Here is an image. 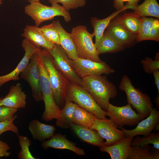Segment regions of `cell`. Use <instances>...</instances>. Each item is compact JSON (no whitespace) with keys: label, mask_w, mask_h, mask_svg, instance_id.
I'll return each mask as SVG.
<instances>
[{"label":"cell","mask_w":159,"mask_h":159,"mask_svg":"<svg viewBox=\"0 0 159 159\" xmlns=\"http://www.w3.org/2000/svg\"><path fill=\"white\" fill-rule=\"evenodd\" d=\"M2 99H0V106L3 105L2 103Z\"/></svg>","instance_id":"cell-46"},{"label":"cell","mask_w":159,"mask_h":159,"mask_svg":"<svg viewBox=\"0 0 159 159\" xmlns=\"http://www.w3.org/2000/svg\"><path fill=\"white\" fill-rule=\"evenodd\" d=\"M47 50L53 57L55 67L64 77L69 81L81 86V78L74 70L72 60L68 57L60 45L55 44L52 49Z\"/></svg>","instance_id":"cell-9"},{"label":"cell","mask_w":159,"mask_h":159,"mask_svg":"<svg viewBox=\"0 0 159 159\" xmlns=\"http://www.w3.org/2000/svg\"><path fill=\"white\" fill-rule=\"evenodd\" d=\"M146 40L159 41V20L158 19L141 17L137 41Z\"/></svg>","instance_id":"cell-16"},{"label":"cell","mask_w":159,"mask_h":159,"mask_svg":"<svg viewBox=\"0 0 159 159\" xmlns=\"http://www.w3.org/2000/svg\"><path fill=\"white\" fill-rule=\"evenodd\" d=\"M10 149L8 144L0 140V157L9 156L11 153L8 151Z\"/></svg>","instance_id":"cell-38"},{"label":"cell","mask_w":159,"mask_h":159,"mask_svg":"<svg viewBox=\"0 0 159 159\" xmlns=\"http://www.w3.org/2000/svg\"><path fill=\"white\" fill-rule=\"evenodd\" d=\"M38 53L47 71L55 102L61 110L65 104V97L69 80L56 67L53 57L47 50L43 48Z\"/></svg>","instance_id":"cell-2"},{"label":"cell","mask_w":159,"mask_h":159,"mask_svg":"<svg viewBox=\"0 0 159 159\" xmlns=\"http://www.w3.org/2000/svg\"><path fill=\"white\" fill-rule=\"evenodd\" d=\"M38 52L32 55L28 64L19 75L20 78L28 82L32 90V96L35 101L37 102L42 100L39 82Z\"/></svg>","instance_id":"cell-12"},{"label":"cell","mask_w":159,"mask_h":159,"mask_svg":"<svg viewBox=\"0 0 159 159\" xmlns=\"http://www.w3.org/2000/svg\"><path fill=\"white\" fill-rule=\"evenodd\" d=\"M29 4L24 8L25 13L39 26L43 22L53 19L57 16L63 17L64 20L68 22L71 19L69 11H66L59 4H51V6L45 5L40 1H28Z\"/></svg>","instance_id":"cell-3"},{"label":"cell","mask_w":159,"mask_h":159,"mask_svg":"<svg viewBox=\"0 0 159 159\" xmlns=\"http://www.w3.org/2000/svg\"><path fill=\"white\" fill-rule=\"evenodd\" d=\"M119 89L125 93L128 104L135 109L137 113L145 117L148 116L153 105L150 97L135 88L131 80L126 75L123 76L119 85Z\"/></svg>","instance_id":"cell-5"},{"label":"cell","mask_w":159,"mask_h":159,"mask_svg":"<svg viewBox=\"0 0 159 159\" xmlns=\"http://www.w3.org/2000/svg\"><path fill=\"white\" fill-rule=\"evenodd\" d=\"M133 138L125 137L113 145L100 147V150L101 152L108 153L111 159H128L132 148L130 143Z\"/></svg>","instance_id":"cell-17"},{"label":"cell","mask_w":159,"mask_h":159,"mask_svg":"<svg viewBox=\"0 0 159 159\" xmlns=\"http://www.w3.org/2000/svg\"><path fill=\"white\" fill-rule=\"evenodd\" d=\"M40 29L44 35L49 41L54 44L60 45L59 34L53 22L50 24L42 26Z\"/></svg>","instance_id":"cell-33"},{"label":"cell","mask_w":159,"mask_h":159,"mask_svg":"<svg viewBox=\"0 0 159 159\" xmlns=\"http://www.w3.org/2000/svg\"><path fill=\"white\" fill-rule=\"evenodd\" d=\"M118 20L122 25L130 32L137 36L140 23V18L133 13H127L118 16Z\"/></svg>","instance_id":"cell-29"},{"label":"cell","mask_w":159,"mask_h":159,"mask_svg":"<svg viewBox=\"0 0 159 159\" xmlns=\"http://www.w3.org/2000/svg\"><path fill=\"white\" fill-rule=\"evenodd\" d=\"M129 0H114V7L116 9V11L125 10L123 4L124 1H128Z\"/></svg>","instance_id":"cell-39"},{"label":"cell","mask_w":159,"mask_h":159,"mask_svg":"<svg viewBox=\"0 0 159 159\" xmlns=\"http://www.w3.org/2000/svg\"><path fill=\"white\" fill-rule=\"evenodd\" d=\"M26 95L22 90L21 84L19 83L11 86L8 94L2 99L3 105L20 109L25 107L26 104Z\"/></svg>","instance_id":"cell-20"},{"label":"cell","mask_w":159,"mask_h":159,"mask_svg":"<svg viewBox=\"0 0 159 159\" xmlns=\"http://www.w3.org/2000/svg\"><path fill=\"white\" fill-rule=\"evenodd\" d=\"M106 115L119 127L125 125L134 126L145 118L136 113L129 104L122 106H114L109 103Z\"/></svg>","instance_id":"cell-8"},{"label":"cell","mask_w":159,"mask_h":159,"mask_svg":"<svg viewBox=\"0 0 159 159\" xmlns=\"http://www.w3.org/2000/svg\"><path fill=\"white\" fill-rule=\"evenodd\" d=\"M128 159H154L149 145L143 146H132Z\"/></svg>","instance_id":"cell-31"},{"label":"cell","mask_w":159,"mask_h":159,"mask_svg":"<svg viewBox=\"0 0 159 159\" xmlns=\"http://www.w3.org/2000/svg\"><path fill=\"white\" fill-rule=\"evenodd\" d=\"M152 144L153 147L159 149V132H152L146 136L141 138L139 136L133 138L130 143L131 146H140Z\"/></svg>","instance_id":"cell-30"},{"label":"cell","mask_w":159,"mask_h":159,"mask_svg":"<svg viewBox=\"0 0 159 159\" xmlns=\"http://www.w3.org/2000/svg\"><path fill=\"white\" fill-rule=\"evenodd\" d=\"M70 128L78 137L84 142L100 147L104 145V139L96 130L73 123Z\"/></svg>","instance_id":"cell-22"},{"label":"cell","mask_w":159,"mask_h":159,"mask_svg":"<svg viewBox=\"0 0 159 159\" xmlns=\"http://www.w3.org/2000/svg\"><path fill=\"white\" fill-rule=\"evenodd\" d=\"M123 11H116L108 17L102 19H100L95 17L91 18L90 22L94 30L93 33L95 37V44L96 47L111 20Z\"/></svg>","instance_id":"cell-26"},{"label":"cell","mask_w":159,"mask_h":159,"mask_svg":"<svg viewBox=\"0 0 159 159\" xmlns=\"http://www.w3.org/2000/svg\"><path fill=\"white\" fill-rule=\"evenodd\" d=\"M70 34L77 48L80 58L97 62L102 61L99 57L95 45L93 42L94 33H90L86 26H77L73 27Z\"/></svg>","instance_id":"cell-7"},{"label":"cell","mask_w":159,"mask_h":159,"mask_svg":"<svg viewBox=\"0 0 159 159\" xmlns=\"http://www.w3.org/2000/svg\"><path fill=\"white\" fill-rule=\"evenodd\" d=\"M66 101L74 102L97 118H106V111L101 108L90 94L81 86L69 80L65 97Z\"/></svg>","instance_id":"cell-4"},{"label":"cell","mask_w":159,"mask_h":159,"mask_svg":"<svg viewBox=\"0 0 159 159\" xmlns=\"http://www.w3.org/2000/svg\"><path fill=\"white\" fill-rule=\"evenodd\" d=\"M132 13L139 17L150 16L159 19V5L157 0H145Z\"/></svg>","instance_id":"cell-27"},{"label":"cell","mask_w":159,"mask_h":159,"mask_svg":"<svg viewBox=\"0 0 159 159\" xmlns=\"http://www.w3.org/2000/svg\"><path fill=\"white\" fill-rule=\"evenodd\" d=\"M28 128L33 139L42 142L52 137L56 130L53 125L43 123L37 119L29 122Z\"/></svg>","instance_id":"cell-23"},{"label":"cell","mask_w":159,"mask_h":159,"mask_svg":"<svg viewBox=\"0 0 159 159\" xmlns=\"http://www.w3.org/2000/svg\"><path fill=\"white\" fill-rule=\"evenodd\" d=\"M81 86L92 96L98 105L106 111L110 98L117 94L115 85L106 75H92L81 78Z\"/></svg>","instance_id":"cell-1"},{"label":"cell","mask_w":159,"mask_h":159,"mask_svg":"<svg viewBox=\"0 0 159 159\" xmlns=\"http://www.w3.org/2000/svg\"><path fill=\"white\" fill-rule=\"evenodd\" d=\"M87 0H48L51 4L60 3L67 11L85 6Z\"/></svg>","instance_id":"cell-34"},{"label":"cell","mask_w":159,"mask_h":159,"mask_svg":"<svg viewBox=\"0 0 159 159\" xmlns=\"http://www.w3.org/2000/svg\"><path fill=\"white\" fill-rule=\"evenodd\" d=\"M77 104L73 102L66 101L63 108L56 119V125L62 128L71 127L73 124V113Z\"/></svg>","instance_id":"cell-25"},{"label":"cell","mask_w":159,"mask_h":159,"mask_svg":"<svg viewBox=\"0 0 159 159\" xmlns=\"http://www.w3.org/2000/svg\"><path fill=\"white\" fill-rule=\"evenodd\" d=\"M145 119L139 122L136 127L132 130H127L122 127L120 128L124 132L125 137L128 138L138 135L146 136L154 130L159 123V111L153 108L150 115Z\"/></svg>","instance_id":"cell-15"},{"label":"cell","mask_w":159,"mask_h":159,"mask_svg":"<svg viewBox=\"0 0 159 159\" xmlns=\"http://www.w3.org/2000/svg\"><path fill=\"white\" fill-rule=\"evenodd\" d=\"M140 0H129L125 6V9H131L134 11L138 6V3Z\"/></svg>","instance_id":"cell-40"},{"label":"cell","mask_w":159,"mask_h":159,"mask_svg":"<svg viewBox=\"0 0 159 159\" xmlns=\"http://www.w3.org/2000/svg\"><path fill=\"white\" fill-rule=\"evenodd\" d=\"M21 46L24 51L23 57L12 71L6 74L0 76V87L9 81L18 80L20 78V73L26 67L32 55L41 49L37 47L25 39L22 41Z\"/></svg>","instance_id":"cell-13"},{"label":"cell","mask_w":159,"mask_h":159,"mask_svg":"<svg viewBox=\"0 0 159 159\" xmlns=\"http://www.w3.org/2000/svg\"><path fill=\"white\" fill-rule=\"evenodd\" d=\"M151 152L154 159H159V149L152 147L151 148Z\"/></svg>","instance_id":"cell-42"},{"label":"cell","mask_w":159,"mask_h":159,"mask_svg":"<svg viewBox=\"0 0 159 159\" xmlns=\"http://www.w3.org/2000/svg\"><path fill=\"white\" fill-rule=\"evenodd\" d=\"M58 32L60 39V45L68 57L72 60L79 57L77 48L70 33L67 32L62 27L59 20L53 21Z\"/></svg>","instance_id":"cell-21"},{"label":"cell","mask_w":159,"mask_h":159,"mask_svg":"<svg viewBox=\"0 0 159 159\" xmlns=\"http://www.w3.org/2000/svg\"><path fill=\"white\" fill-rule=\"evenodd\" d=\"M18 139L21 150L18 154L19 159H37L34 157L30 152L29 147L31 145L30 140L27 137L19 135Z\"/></svg>","instance_id":"cell-32"},{"label":"cell","mask_w":159,"mask_h":159,"mask_svg":"<svg viewBox=\"0 0 159 159\" xmlns=\"http://www.w3.org/2000/svg\"><path fill=\"white\" fill-rule=\"evenodd\" d=\"M22 36L35 46L47 50L52 49L55 44L50 42L42 32L40 27L36 25H27L24 29Z\"/></svg>","instance_id":"cell-19"},{"label":"cell","mask_w":159,"mask_h":159,"mask_svg":"<svg viewBox=\"0 0 159 159\" xmlns=\"http://www.w3.org/2000/svg\"><path fill=\"white\" fill-rule=\"evenodd\" d=\"M72 62L75 72L81 78L90 75H108L115 71L105 62H97L79 57Z\"/></svg>","instance_id":"cell-10"},{"label":"cell","mask_w":159,"mask_h":159,"mask_svg":"<svg viewBox=\"0 0 159 159\" xmlns=\"http://www.w3.org/2000/svg\"><path fill=\"white\" fill-rule=\"evenodd\" d=\"M110 119H100L95 117L94 123L90 128L96 130L104 139V145H113L125 137L122 130Z\"/></svg>","instance_id":"cell-11"},{"label":"cell","mask_w":159,"mask_h":159,"mask_svg":"<svg viewBox=\"0 0 159 159\" xmlns=\"http://www.w3.org/2000/svg\"><path fill=\"white\" fill-rule=\"evenodd\" d=\"M96 48L99 55L104 53H116L122 51L125 48L105 30Z\"/></svg>","instance_id":"cell-24"},{"label":"cell","mask_w":159,"mask_h":159,"mask_svg":"<svg viewBox=\"0 0 159 159\" xmlns=\"http://www.w3.org/2000/svg\"><path fill=\"white\" fill-rule=\"evenodd\" d=\"M154 102L156 104L157 109L159 108V96L156 97L154 99Z\"/></svg>","instance_id":"cell-43"},{"label":"cell","mask_w":159,"mask_h":159,"mask_svg":"<svg viewBox=\"0 0 159 159\" xmlns=\"http://www.w3.org/2000/svg\"><path fill=\"white\" fill-rule=\"evenodd\" d=\"M28 0V1H40V0Z\"/></svg>","instance_id":"cell-48"},{"label":"cell","mask_w":159,"mask_h":159,"mask_svg":"<svg viewBox=\"0 0 159 159\" xmlns=\"http://www.w3.org/2000/svg\"><path fill=\"white\" fill-rule=\"evenodd\" d=\"M42 148L45 150L49 148L70 150L79 156L84 155L85 152L82 149L76 146V144L67 139L64 135L60 133L54 134L47 141L41 143Z\"/></svg>","instance_id":"cell-18"},{"label":"cell","mask_w":159,"mask_h":159,"mask_svg":"<svg viewBox=\"0 0 159 159\" xmlns=\"http://www.w3.org/2000/svg\"><path fill=\"white\" fill-rule=\"evenodd\" d=\"M2 99V98H1V97H0V99Z\"/></svg>","instance_id":"cell-49"},{"label":"cell","mask_w":159,"mask_h":159,"mask_svg":"<svg viewBox=\"0 0 159 159\" xmlns=\"http://www.w3.org/2000/svg\"><path fill=\"white\" fill-rule=\"evenodd\" d=\"M3 1V0H0V6L2 4V1Z\"/></svg>","instance_id":"cell-47"},{"label":"cell","mask_w":159,"mask_h":159,"mask_svg":"<svg viewBox=\"0 0 159 159\" xmlns=\"http://www.w3.org/2000/svg\"><path fill=\"white\" fill-rule=\"evenodd\" d=\"M95 117L93 114L77 105L73 113V123L90 128L93 125Z\"/></svg>","instance_id":"cell-28"},{"label":"cell","mask_w":159,"mask_h":159,"mask_svg":"<svg viewBox=\"0 0 159 159\" xmlns=\"http://www.w3.org/2000/svg\"><path fill=\"white\" fill-rule=\"evenodd\" d=\"M17 117V116L16 115L11 120L0 122V136L3 133L9 131L13 132L18 136L19 135L18 128L13 122Z\"/></svg>","instance_id":"cell-37"},{"label":"cell","mask_w":159,"mask_h":159,"mask_svg":"<svg viewBox=\"0 0 159 159\" xmlns=\"http://www.w3.org/2000/svg\"><path fill=\"white\" fill-rule=\"evenodd\" d=\"M159 53H157L155 56V60H159Z\"/></svg>","instance_id":"cell-44"},{"label":"cell","mask_w":159,"mask_h":159,"mask_svg":"<svg viewBox=\"0 0 159 159\" xmlns=\"http://www.w3.org/2000/svg\"><path fill=\"white\" fill-rule=\"evenodd\" d=\"M155 79V83L158 90V96H159V71L154 70L152 73Z\"/></svg>","instance_id":"cell-41"},{"label":"cell","mask_w":159,"mask_h":159,"mask_svg":"<svg viewBox=\"0 0 159 159\" xmlns=\"http://www.w3.org/2000/svg\"><path fill=\"white\" fill-rule=\"evenodd\" d=\"M154 130L155 131H159V124H158L155 127Z\"/></svg>","instance_id":"cell-45"},{"label":"cell","mask_w":159,"mask_h":159,"mask_svg":"<svg viewBox=\"0 0 159 159\" xmlns=\"http://www.w3.org/2000/svg\"><path fill=\"white\" fill-rule=\"evenodd\" d=\"M143 70L146 73L151 74L155 70L159 69V60H153L148 57L141 61Z\"/></svg>","instance_id":"cell-35"},{"label":"cell","mask_w":159,"mask_h":159,"mask_svg":"<svg viewBox=\"0 0 159 159\" xmlns=\"http://www.w3.org/2000/svg\"><path fill=\"white\" fill-rule=\"evenodd\" d=\"M105 31L125 48L132 47L137 42V36L122 25L117 15L111 20Z\"/></svg>","instance_id":"cell-14"},{"label":"cell","mask_w":159,"mask_h":159,"mask_svg":"<svg viewBox=\"0 0 159 159\" xmlns=\"http://www.w3.org/2000/svg\"><path fill=\"white\" fill-rule=\"evenodd\" d=\"M38 65L40 86L42 94V100L45 106L44 111L42 114V118L45 121H49L56 119L61 110L55 102L47 71L39 56Z\"/></svg>","instance_id":"cell-6"},{"label":"cell","mask_w":159,"mask_h":159,"mask_svg":"<svg viewBox=\"0 0 159 159\" xmlns=\"http://www.w3.org/2000/svg\"><path fill=\"white\" fill-rule=\"evenodd\" d=\"M18 109L4 105L0 106V122L9 120L15 117Z\"/></svg>","instance_id":"cell-36"}]
</instances>
